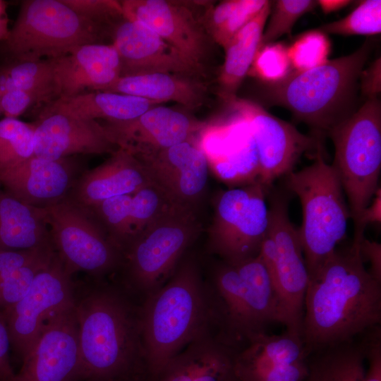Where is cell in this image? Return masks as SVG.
<instances>
[{
    "label": "cell",
    "mask_w": 381,
    "mask_h": 381,
    "mask_svg": "<svg viewBox=\"0 0 381 381\" xmlns=\"http://www.w3.org/2000/svg\"><path fill=\"white\" fill-rule=\"evenodd\" d=\"M361 241L337 248L309 275L301 329L307 356L380 325L381 282L364 265Z\"/></svg>",
    "instance_id": "obj_1"
},
{
    "label": "cell",
    "mask_w": 381,
    "mask_h": 381,
    "mask_svg": "<svg viewBox=\"0 0 381 381\" xmlns=\"http://www.w3.org/2000/svg\"><path fill=\"white\" fill-rule=\"evenodd\" d=\"M93 279V283H74L78 381H139L146 375L139 315L121 291Z\"/></svg>",
    "instance_id": "obj_2"
},
{
    "label": "cell",
    "mask_w": 381,
    "mask_h": 381,
    "mask_svg": "<svg viewBox=\"0 0 381 381\" xmlns=\"http://www.w3.org/2000/svg\"><path fill=\"white\" fill-rule=\"evenodd\" d=\"M139 314L146 375L153 380L184 347L206 332L210 308L195 259L188 257L158 289Z\"/></svg>",
    "instance_id": "obj_3"
},
{
    "label": "cell",
    "mask_w": 381,
    "mask_h": 381,
    "mask_svg": "<svg viewBox=\"0 0 381 381\" xmlns=\"http://www.w3.org/2000/svg\"><path fill=\"white\" fill-rule=\"evenodd\" d=\"M372 42L367 39L354 52L303 71H291L282 80L263 84L270 106H281L322 136L355 111L358 81Z\"/></svg>",
    "instance_id": "obj_4"
},
{
    "label": "cell",
    "mask_w": 381,
    "mask_h": 381,
    "mask_svg": "<svg viewBox=\"0 0 381 381\" xmlns=\"http://www.w3.org/2000/svg\"><path fill=\"white\" fill-rule=\"evenodd\" d=\"M322 150L318 149L312 164L286 175L287 188L301 204L303 220L298 231L308 276L345 238L351 218L341 182Z\"/></svg>",
    "instance_id": "obj_5"
},
{
    "label": "cell",
    "mask_w": 381,
    "mask_h": 381,
    "mask_svg": "<svg viewBox=\"0 0 381 381\" xmlns=\"http://www.w3.org/2000/svg\"><path fill=\"white\" fill-rule=\"evenodd\" d=\"M328 135L334 146L331 164L347 198L356 225L362 211L377 189L381 169V104L378 97L366 99Z\"/></svg>",
    "instance_id": "obj_6"
},
{
    "label": "cell",
    "mask_w": 381,
    "mask_h": 381,
    "mask_svg": "<svg viewBox=\"0 0 381 381\" xmlns=\"http://www.w3.org/2000/svg\"><path fill=\"white\" fill-rule=\"evenodd\" d=\"M213 285L229 340L248 341L278 322L272 280L258 255L235 263L222 260L214 270Z\"/></svg>",
    "instance_id": "obj_7"
},
{
    "label": "cell",
    "mask_w": 381,
    "mask_h": 381,
    "mask_svg": "<svg viewBox=\"0 0 381 381\" xmlns=\"http://www.w3.org/2000/svg\"><path fill=\"white\" fill-rule=\"evenodd\" d=\"M103 31L102 27L79 15L63 0H26L6 40L18 61H37L99 43Z\"/></svg>",
    "instance_id": "obj_8"
},
{
    "label": "cell",
    "mask_w": 381,
    "mask_h": 381,
    "mask_svg": "<svg viewBox=\"0 0 381 381\" xmlns=\"http://www.w3.org/2000/svg\"><path fill=\"white\" fill-rule=\"evenodd\" d=\"M200 229L196 214L177 207L145 228L123 251L129 286L149 294L163 285Z\"/></svg>",
    "instance_id": "obj_9"
},
{
    "label": "cell",
    "mask_w": 381,
    "mask_h": 381,
    "mask_svg": "<svg viewBox=\"0 0 381 381\" xmlns=\"http://www.w3.org/2000/svg\"><path fill=\"white\" fill-rule=\"evenodd\" d=\"M43 210L53 249L72 274L99 279L122 265L121 250L90 210L68 198Z\"/></svg>",
    "instance_id": "obj_10"
},
{
    "label": "cell",
    "mask_w": 381,
    "mask_h": 381,
    "mask_svg": "<svg viewBox=\"0 0 381 381\" xmlns=\"http://www.w3.org/2000/svg\"><path fill=\"white\" fill-rule=\"evenodd\" d=\"M270 188L257 181L217 196L208 241L224 261L235 263L258 255L269 225Z\"/></svg>",
    "instance_id": "obj_11"
},
{
    "label": "cell",
    "mask_w": 381,
    "mask_h": 381,
    "mask_svg": "<svg viewBox=\"0 0 381 381\" xmlns=\"http://www.w3.org/2000/svg\"><path fill=\"white\" fill-rule=\"evenodd\" d=\"M269 194L268 231L274 242L275 256L267 271L277 298L278 322L286 326V332L301 338L308 272L298 229L289 219L287 196L276 191Z\"/></svg>",
    "instance_id": "obj_12"
},
{
    "label": "cell",
    "mask_w": 381,
    "mask_h": 381,
    "mask_svg": "<svg viewBox=\"0 0 381 381\" xmlns=\"http://www.w3.org/2000/svg\"><path fill=\"white\" fill-rule=\"evenodd\" d=\"M72 275L55 253L36 274L25 296L0 313L11 347L21 361L32 350L47 320L73 305Z\"/></svg>",
    "instance_id": "obj_13"
},
{
    "label": "cell",
    "mask_w": 381,
    "mask_h": 381,
    "mask_svg": "<svg viewBox=\"0 0 381 381\" xmlns=\"http://www.w3.org/2000/svg\"><path fill=\"white\" fill-rule=\"evenodd\" d=\"M225 104L246 122L256 148L258 181L269 188L276 179L293 171L303 154L322 147V136L301 133L255 102L236 97Z\"/></svg>",
    "instance_id": "obj_14"
},
{
    "label": "cell",
    "mask_w": 381,
    "mask_h": 381,
    "mask_svg": "<svg viewBox=\"0 0 381 381\" xmlns=\"http://www.w3.org/2000/svg\"><path fill=\"white\" fill-rule=\"evenodd\" d=\"M175 206L196 214L207 191L208 161L196 139L135 156Z\"/></svg>",
    "instance_id": "obj_15"
},
{
    "label": "cell",
    "mask_w": 381,
    "mask_h": 381,
    "mask_svg": "<svg viewBox=\"0 0 381 381\" xmlns=\"http://www.w3.org/2000/svg\"><path fill=\"white\" fill-rule=\"evenodd\" d=\"M120 2L123 18L145 25L191 61L205 69L214 42L188 3L169 0Z\"/></svg>",
    "instance_id": "obj_16"
},
{
    "label": "cell",
    "mask_w": 381,
    "mask_h": 381,
    "mask_svg": "<svg viewBox=\"0 0 381 381\" xmlns=\"http://www.w3.org/2000/svg\"><path fill=\"white\" fill-rule=\"evenodd\" d=\"M79 345L74 305L54 314L11 381H78Z\"/></svg>",
    "instance_id": "obj_17"
},
{
    "label": "cell",
    "mask_w": 381,
    "mask_h": 381,
    "mask_svg": "<svg viewBox=\"0 0 381 381\" xmlns=\"http://www.w3.org/2000/svg\"><path fill=\"white\" fill-rule=\"evenodd\" d=\"M121 64V76L171 73L202 78L206 69L195 64L140 22L122 18L111 32Z\"/></svg>",
    "instance_id": "obj_18"
},
{
    "label": "cell",
    "mask_w": 381,
    "mask_h": 381,
    "mask_svg": "<svg viewBox=\"0 0 381 381\" xmlns=\"http://www.w3.org/2000/svg\"><path fill=\"white\" fill-rule=\"evenodd\" d=\"M110 140L135 156L148 155L195 140L207 123L162 104L124 121L102 123Z\"/></svg>",
    "instance_id": "obj_19"
},
{
    "label": "cell",
    "mask_w": 381,
    "mask_h": 381,
    "mask_svg": "<svg viewBox=\"0 0 381 381\" xmlns=\"http://www.w3.org/2000/svg\"><path fill=\"white\" fill-rule=\"evenodd\" d=\"M34 124V155L44 159L60 160L77 154H111L118 149L102 123L95 120L45 110Z\"/></svg>",
    "instance_id": "obj_20"
},
{
    "label": "cell",
    "mask_w": 381,
    "mask_h": 381,
    "mask_svg": "<svg viewBox=\"0 0 381 381\" xmlns=\"http://www.w3.org/2000/svg\"><path fill=\"white\" fill-rule=\"evenodd\" d=\"M49 61L56 98L86 90L104 91L121 76L119 57L112 44H84Z\"/></svg>",
    "instance_id": "obj_21"
},
{
    "label": "cell",
    "mask_w": 381,
    "mask_h": 381,
    "mask_svg": "<svg viewBox=\"0 0 381 381\" xmlns=\"http://www.w3.org/2000/svg\"><path fill=\"white\" fill-rule=\"evenodd\" d=\"M76 169L67 160L35 155L0 174L6 191L36 207H46L67 198L76 181Z\"/></svg>",
    "instance_id": "obj_22"
},
{
    "label": "cell",
    "mask_w": 381,
    "mask_h": 381,
    "mask_svg": "<svg viewBox=\"0 0 381 381\" xmlns=\"http://www.w3.org/2000/svg\"><path fill=\"white\" fill-rule=\"evenodd\" d=\"M152 183L145 165L132 153L118 148L104 162L78 178L68 198L88 209L109 198L133 194Z\"/></svg>",
    "instance_id": "obj_23"
},
{
    "label": "cell",
    "mask_w": 381,
    "mask_h": 381,
    "mask_svg": "<svg viewBox=\"0 0 381 381\" xmlns=\"http://www.w3.org/2000/svg\"><path fill=\"white\" fill-rule=\"evenodd\" d=\"M248 342L235 356L234 373L241 381H287L294 365L307 358L301 338L286 332L258 334Z\"/></svg>",
    "instance_id": "obj_24"
},
{
    "label": "cell",
    "mask_w": 381,
    "mask_h": 381,
    "mask_svg": "<svg viewBox=\"0 0 381 381\" xmlns=\"http://www.w3.org/2000/svg\"><path fill=\"white\" fill-rule=\"evenodd\" d=\"M236 353L207 332L171 358L151 381H229L236 375Z\"/></svg>",
    "instance_id": "obj_25"
},
{
    "label": "cell",
    "mask_w": 381,
    "mask_h": 381,
    "mask_svg": "<svg viewBox=\"0 0 381 381\" xmlns=\"http://www.w3.org/2000/svg\"><path fill=\"white\" fill-rule=\"evenodd\" d=\"M106 92H118L149 100L175 102L188 109L201 107L207 88L201 78L171 73L121 76Z\"/></svg>",
    "instance_id": "obj_26"
},
{
    "label": "cell",
    "mask_w": 381,
    "mask_h": 381,
    "mask_svg": "<svg viewBox=\"0 0 381 381\" xmlns=\"http://www.w3.org/2000/svg\"><path fill=\"white\" fill-rule=\"evenodd\" d=\"M53 248L43 208L0 189V251Z\"/></svg>",
    "instance_id": "obj_27"
},
{
    "label": "cell",
    "mask_w": 381,
    "mask_h": 381,
    "mask_svg": "<svg viewBox=\"0 0 381 381\" xmlns=\"http://www.w3.org/2000/svg\"><path fill=\"white\" fill-rule=\"evenodd\" d=\"M160 104H162L135 96L93 91L58 97L45 110L64 112L87 120L116 122L135 119Z\"/></svg>",
    "instance_id": "obj_28"
},
{
    "label": "cell",
    "mask_w": 381,
    "mask_h": 381,
    "mask_svg": "<svg viewBox=\"0 0 381 381\" xmlns=\"http://www.w3.org/2000/svg\"><path fill=\"white\" fill-rule=\"evenodd\" d=\"M272 1L267 4L243 27L224 47L225 58L217 78V94L224 104L237 97V92L260 47Z\"/></svg>",
    "instance_id": "obj_29"
},
{
    "label": "cell",
    "mask_w": 381,
    "mask_h": 381,
    "mask_svg": "<svg viewBox=\"0 0 381 381\" xmlns=\"http://www.w3.org/2000/svg\"><path fill=\"white\" fill-rule=\"evenodd\" d=\"M365 358L363 344L353 339L320 348L307 356L300 381H363Z\"/></svg>",
    "instance_id": "obj_30"
},
{
    "label": "cell",
    "mask_w": 381,
    "mask_h": 381,
    "mask_svg": "<svg viewBox=\"0 0 381 381\" xmlns=\"http://www.w3.org/2000/svg\"><path fill=\"white\" fill-rule=\"evenodd\" d=\"M267 0H226L207 10L201 20L213 42L223 49L255 17Z\"/></svg>",
    "instance_id": "obj_31"
},
{
    "label": "cell",
    "mask_w": 381,
    "mask_h": 381,
    "mask_svg": "<svg viewBox=\"0 0 381 381\" xmlns=\"http://www.w3.org/2000/svg\"><path fill=\"white\" fill-rule=\"evenodd\" d=\"M37 94L46 101L56 97L54 71L49 59L18 61L0 72V97L9 90Z\"/></svg>",
    "instance_id": "obj_32"
},
{
    "label": "cell",
    "mask_w": 381,
    "mask_h": 381,
    "mask_svg": "<svg viewBox=\"0 0 381 381\" xmlns=\"http://www.w3.org/2000/svg\"><path fill=\"white\" fill-rule=\"evenodd\" d=\"M35 124L18 119L0 120V174L34 155Z\"/></svg>",
    "instance_id": "obj_33"
},
{
    "label": "cell",
    "mask_w": 381,
    "mask_h": 381,
    "mask_svg": "<svg viewBox=\"0 0 381 381\" xmlns=\"http://www.w3.org/2000/svg\"><path fill=\"white\" fill-rule=\"evenodd\" d=\"M131 200L132 194L119 195L87 209L122 253L133 238Z\"/></svg>",
    "instance_id": "obj_34"
},
{
    "label": "cell",
    "mask_w": 381,
    "mask_h": 381,
    "mask_svg": "<svg viewBox=\"0 0 381 381\" xmlns=\"http://www.w3.org/2000/svg\"><path fill=\"white\" fill-rule=\"evenodd\" d=\"M318 30L325 34L375 35L381 32V1L365 0L346 17L323 25Z\"/></svg>",
    "instance_id": "obj_35"
},
{
    "label": "cell",
    "mask_w": 381,
    "mask_h": 381,
    "mask_svg": "<svg viewBox=\"0 0 381 381\" xmlns=\"http://www.w3.org/2000/svg\"><path fill=\"white\" fill-rule=\"evenodd\" d=\"M176 207L154 182L132 194L133 238L147 226Z\"/></svg>",
    "instance_id": "obj_36"
},
{
    "label": "cell",
    "mask_w": 381,
    "mask_h": 381,
    "mask_svg": "<svg viewBox=\"0 0 381 381\" xmlns=\"http://www.w3.org/2000/svg\"><path fill=\"white\" fill-rule=\"evenodd\" d=\"M287 49L292 70L303 71L327 62L331 44L327 34L316 29L303 32Z\"/></svg>",
    "instance_id": "obj_37"
},
{
    "label": "cell",
    "mask_w": 381,
    "mask_h": 381,
    "mask_svg": "<svg viewBox=\"0 0 381 381\" xmlns=\"http://www.w3.org/2000/svg\"><path fill=\"white\" fill-rule=\"evenodd\" d=\"M287 47L275 42L260 47L248 75L263 84L275 83L286 78L292 71Z\"/></svg>",
    "instance_id": "obj_38"
},
{
    "label": "cell",
    "mask_w": 381,
    "mask_h": 381,
    "mask_svg": "<svg viewBox=\"0 0 381 381\" xmlns=\"http://www.w3.org/2000/svg\"><path fill=\"white\" fill-rule=\"evenodd\" d=\"M272 4L271 17L262 35L260 47L290 34L298 18L318 6V1L313 0H277L272 1Z\"/></svg>",
    "instance_id": "obj_39"
},
{
    "label": "cell",
    "mask_w": 381,
    "mask_h": 381,
    "mask_svg": "<svg viewBox=\"0 0 381 381\" xmlns=\"http://www.w3.org/2000/svg\"><path fill=\"white\" fill-rule=\"evenodd\" d=\"M55 252L48 253L0 278V313L21 300L36 274L50 261Z\"/></svg>",
    "instance_id": "obj_40"
},
{
    "label": "cell",
    "mask_w": 381,
    "mask_h": 381,
    "mask_svg": "<svg viewBox=\"0 0 381 381\" xmlns=\"http://www.w3.org/2000/svg\"><path fill=\"white\" fill-rule=\"evenodd\" d=\"M63 1L87 20L113 30L123 18L120 1L116 0H63Z\"/></svg>",
    "instance_id": "obj_41"
},
{
    "label": "cell",
    "mask_w": 381,
    "mask_h": 381,
    "mask_svg": "<svg viewBox=\"0 0 381 381\" xmlns=\"http://www.w3.org/2000/svg\"><path fill=\"white\" fill-rule=\"evenodd\" d=\"M44 101L43 97L35 93L18 90H9L0 97L1 114L7 118L17 119L33 104Z\"/></svg>",
    "instance_id": "obj_42"
},
{
    "label": "cell",
    "mask_w": 381,
    "mask_h": 381,
    "mask_svg": "<svg viewBox=\"0 0 381 381\" xmlns=\"http://www.w3.org/2000/svg\"><path fill=\"white\" fill-rule=\"evenodd\" d=\"M381 331L380 326L368 331L367 340L363 344L368 368L363 381H381Z\"/></svg>",
    "instance_id": "obj_43"
},
{
    "label": "cell",
    "mask_w": 381,
    "mask_h": 381,
    "mask_svg": "<svg viewBox=\"0 0 381 381\" xmlns=\"http://www.w3.org/2000/svg\"><path fill=\"white\" fill-rule=\"evenodd\" d=\"M53 251V248L0 251V278Z\"/></svg>",
    "instance_id": "obj_44"
},
{
    "label": "cell",
    "mask_w": 381,
    "mask_h": 381,
    "mask_svg": "<svg viewBox=\"0 0 381 381\" xmlns=\"http://www.w3.org/2000/svg\"><path fill=\"white\" fill-rule=\"evenodd\" d=\"M381 222V190L377 189L370 204L362 211L359 219L354 225V240H361L366 226Z\"/></svg>",
    "instance_id": "obj_45"
},
{
    "label": "cell",
    "mask_w": 381,
    "mask_h": 381,
    "mask_svg": "<svg viewBox=\"0 0 381 381\" xmlns=\"http://www.w3.org/2000/svg\"><path fill=\"white\" fill-rule=\"evenodd\" d=\"M380 57L375 59L365 71H362L361 90L366 99L378 97L381 90V64Z\"/></svg>",
    "instance_id": "obj_46"
},
{
    "label": "cell",
    "mask_w": 381,
    "mask_h": 381,
    "mask_svg": "<svg viewBox=\"0 0 381 381\" xmlns=\"http://www.w3.org/2000/svg\"><path fill=\"white\" fill-rule=\"evenodd\" d=\"M360 253L365 262L370 263L369 272L373 277L381 282V245L365 237L360 242Z\"/></svg>",
    "instance_id": "obj_47"
},
{
    "label": "cell",
    "mask_w": 381,
    "mask_h": 381,
    "mask_svg": "<svg viewBox=\"0 0 381 381\" xmlns=\"http://www.w3.org/2000/svg\"><path fill=\"white\" fill-rule=\"evenodd\" d=\"M10 348L8 329L6 323L0 318V381H11L15 375L10 363Z\"/></svg>",
    "instance_id": "obj_48"
},
{
    "label": "cell",
    "mask_w": 381,
    "mask_h": 381,
    "mask_svg": "<svg viewBox=\"0 0 381 381\" xmlns=\"http://www.w3.org/2000/svg\"><path fill=\"white\" fill-rule=\"evenodd\" d=\"M351 2L346 0H320L318 1V4L320 6L324 13H329L343 8Z\"/></svg>",
    "instance_id": "obj_49"
},
{
    "label": "cell",
    "mask_w": 381,
    "mask_h": 381,
    "mask_svg": "<svg viewBox=\"0 0 381 381\" xmlns=\"http://www.w3.org/2000/svg\"><path fill=\"white\" fill-rule=\"evenodd\" d=\"M2 4L0 2V38L7 39L9 31L7 30L6 20L2 18L1 15L3 12Z\"/></svg>",
    "instance_id": "obj_50"
},
{
    "label": "cell",
    "mask_w": 381,
    "mask_h": 381,
    "mask_svg": "<svg viewBox=\"0 0 381 381\" xmlns=\"http://www.w3.org/2000/svg\"><path fill=\"white\" fill-rule=\"evenodd\" d=\"M101 381H135V380H101Z\"/></svg>",
    "instance_id": "obj_51"
},
{
    "label": "cell",
    "mask_w": 381,
    "mask_h": 381,
    "mask_svg": "<svg viewBox=\"0 0 381 381\" xmlns=\"http://www.w3.org/2000/svg\"><path fill=\"white\" fill-rule=\"evenodd\" d=\"M229 381H241L236 375H235L231 380Z\"/></svg>",
    "instance_id": "obj_52"
},
{
    "label": "cell",
    "mask_w": 381,
    "mask_h": 381,
    "mask_svg": "<svg viewBox=\"0 0 381 381\" xmlns=\"http://www.w3.org/2000/svg\"><path fill=\"white\" fill-rule=\"evenodd\" d=\"M0 114H1V107H0Z\"/></svg>",
    "instance_id": "obj_53"
}]
</instances>
